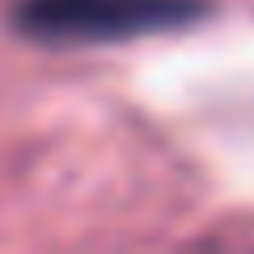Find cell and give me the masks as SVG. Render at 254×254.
I'll use <instances>...</instances> for the list:
<instances>
[{
	"mask_svg": "<svg viewBox=\"0 0 254 254\" xmlns=\"http://www.w3.org/2000/svg\"><path fill=\"white\" fill-rule=\"evenodd\" d=\"M199 13L203 0H21L13 9V21L38 43L81 47L174 30L195 21Z\"/></svg>",
	"mask_w": 254,
	"mask_h": 254,
	"instance_id": "obj_1",
	"label": "cell"
}]
</instances>
